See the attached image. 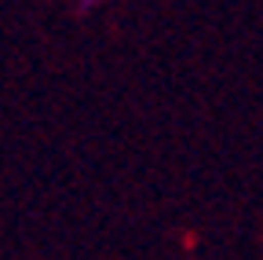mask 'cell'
I'll return each instance as SVG.
<instances>
[{"label": "cell", "instance_id": "obj_1", "mask_svg": "<svg viewBox=\"0 0 263 260\" xmlns=\"http://www.w3.org/2000/svg\"><path fill=\"white\" fill-rule=\"evenodd\" d=\"M95 4H103V0H81V8H95Z\"/></svg>", "mask_w": 263, "mask_h": 260}]
</instances>
